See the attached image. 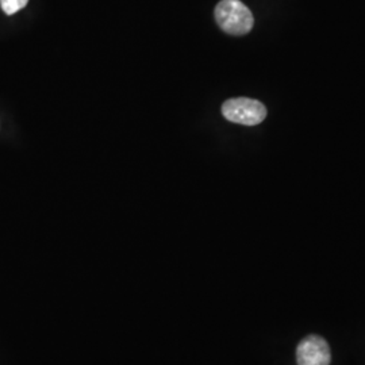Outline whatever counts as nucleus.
<instances>
[{"label":"nucleus","mask_w":365,"mask_h":365,"mask_svg":"<svg viewBox=\"0 0 365 365\" xmlns=\"http://www.w3.org/2000/svg\"><path fill=\"white\" fill-rule=\"evenodd\" d=\"M215 21L230 36H245L255 25L253 14L240 0H222L215 7Z\"/></svg>","instance_id":"obj_1"},{"label":"nucleus","mask_w":365,"mask_h":365,"mask_svg":"<svg viewBox=\"0 0 365 365\" xmlns=\"http://www.w3.org/2000/svg\"><path fill=\"white\" fill-rule=\"evenodd\" d=\"M222 114L233 123L255 126L265 119L267 108L259 101H253L248 98H235L229 99L223 103Z\"/></svg>","instance_id":"obj_2"},{"label":"nucleus","mask_w":365,"mask_h":365,"mask_svg":"<svg viewBox=\"0 0 365 365\" xmlns=\"http://www.w3.org/2000/svg\"><path fill=\"white\" fill-rule=\"evenodd\" d=\"M297 360L298 365H330V348L322 337L309 336L300 341L297 349Z\"/></svg>","instance_id":"obj_3"},{"label":"nucleus","mask_w":365,"mask_h":365,"mask_svg":"<svg viewBox=\"0 0 365 365\" xmlns=\"http://www.w3.org/2000/svg\"><path fill=\"white\" fill-rule=\"evenodd\" d=\"M29 3V0H0L1 10L7 15H14V14L21 11L25 9Z\"/></svg>","instance_id":"obj_4"}]
</instances>
